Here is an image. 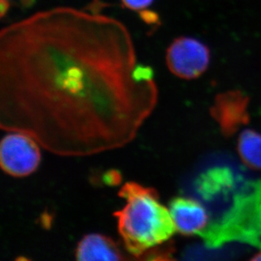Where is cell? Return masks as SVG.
<instances>
[{"label":"cell","instance_id":"cell-1","mask_svg":"<svg viewBox=\"0 0 261 261\" xmlns=\"http://www.w3.org/2000/svg\"><path fill=\"white\" fill-rule=\"evenodd\" d=\"M158 101L120 20L72 7L43 10L0 33V127L59 156L117 150Z\"/></svg>","mask_w":261,"mask_h":261},{"label":"cell","instance_id":"cell-2","mask_svg":"<svg viewBox=\"0 0 261 261\" xmlns=\"http://www.w3.org/2000/svg\"><path fill=\"white\" fill-rule=\"evenodd\" d=\"M118 195L125 205L114 217L123 245L131 255L142 259L150 249L173 237L176 227L170 211L160 202L155 189L127 182Z\"/></svg>","mask_w":261,"mask_h":261},{"label":"cell","instance_id":"cell-3","mask_svg":"<svg viewBox=\"0 0 261 261\" xmlns=\"http://www.w3.org/2000/svg\"><path fill=\"white\" fill-rule=\"evenodd\" d=\"M200 236L210 246L242 241L261 247V182H254L249 192L238 195L228 213Z\"/></svg>","mask_w":261,"mask_h":261},{"label":"cell","instance_id":"cell-4","mask_svg":"<svg viewBox=\"0 0 261 261\" xmlns=\"http://www.w3.org/2000/svg\"><path fill=\"white\" fill-rule=\"evenodd\" d=\"M39 145L25 134L10 132L0 145L2 170L15 177H27L36 172L41 162Z\"/></svg>","mask_w":261,"mask_h":261},{"label":"cell","instance_id":"cell-5","mask_svg":"<svg viewBox=\"0 0 261 261\" xmlns=\"http://www.w3.org/2000/svg\"><path fill=\"white\" fill-rule=\"evenodd\" d=\"M210 50L193 37L176 38L166 53V63L172 74L181 79H196L209 66Z\"/></svg>","mask_w":261,"mask_h":261},{"label":"cell","instance_id":"cell-6","mask_svg":"<svg viewBox=\"0 0 261 261\" xmlns=\"http://www.w3.org/2000/svg\"><path fill=\"white\" fill-rule=\"evenodd\" d=\"M248 103L249 98L241 91H228L217 96L211 112L222 133L232 136L242 125L248 123Z\"/></svg>","mask_w":261,"mask_h":261},{"label":"cell","instance_id":"cell-7","mask_svg":"<svg viewBox=\"0 0 261 261\" xmlns=\"http://www.w3.org/2000/svg\"><path fill=\"white\" fill-rule=\"evenodd\" d=\"M169 211L176 231L185 236L200 235L209 226V215L197 200L173 198L169 203Z\"/></svg>","mask_w":261,"mask_h":261},{"label":"cell","instance_id":"cell-8","mask_svg":"<svg viewBox=\"0 0 261 261\" xmlns=\"http://www.w3.org/2000/svg\"><path fill=\"white\" fill-rule=\"evenodd\" d=\"M75 259L80 261L123 260L126 259L118 244L102 234H87L75 249Z\"/></svg>","mask_w":261,"mask_h":261},{"label":"cell","instance_id":"cell-9","mask_svg":"<svg viewBox=\"0 0 261 261\" xmlns=\"http://www.w3.org/2000/svg\"><path fill=\"white\" fill-rule=\"evenodd\" d=\"M233 176L228 168H212L200 175L196 180L198 194L205 200L231 190Z\"/></svg>","mask_w":261,"mask_h":261},{"label":"cell","instance_id":"cell-10","mask_svg":"<svg viewBox=\"0 0 261 261\" xmlns=\"http://www.w3.org/2000/svg\"><path fill=\"white\" fill-rule=\"evenodd\" d=\"M238 151L249 168L261 170V134L252 129L244 130L239 136Z\"/></svg>","mask_w":261,"mask_h":261},{"label":"cell","instance_id":"cell-11","mask_svg":"<svg viewBox=\"0 0 261 261\" xmlns=\"http://www.w3.org/2000/svg\"><path fill=\"white\" fill-rule=\"evenodd\" d=\"M124 7L133 11H142L149 7L154 0H121Z\"/></svg>","mask_w":261,"mask_h":261},{"label":"cell","instance_id":"cell-12","mask_svg":"<svg viewBox=\"0 0 261 261\" xmlns=\"http://www.w3.org/2000/svg\"><path fill=\"white\" fill-rule=\"evenodd\" d=\"M0 11H1V17H4V15L6 14V12L8 11V9H9V2H8V0H1L0 1Z\"/></svg>","mask_w":261,"mask_h":261},{"label":"cell","instance_id":"cell-13","mask_svg":"<svg viewBox=\"0 0 261 261\" xmlns=\"http://www.w3.org/2000/svg\"><path fill=\"white\" fill-rule=\"evenodd\" d=\"M251 259L252 260L261 261V252H259V254H257L256 255H254Z\"/></svg>","mask_w":261,"mask_h":261}]
</instances>
